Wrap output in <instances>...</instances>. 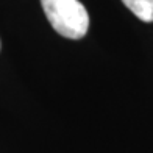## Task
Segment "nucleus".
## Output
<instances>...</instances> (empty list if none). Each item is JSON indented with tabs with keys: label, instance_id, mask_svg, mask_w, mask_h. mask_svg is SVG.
I'll use <instances>...</instances> for the list:
<instances>
[{
	"label": "nucleus",
	"instance_id": "nucleus-2",
	"mask_svg": "<svg viewBox=\"0 0 153 153\" xmlns=\"http://www.w3.org/2000/svg\"><path fill=\"white\" fill-rule=\"evenodd\" d=\"M122 2L142 22H153V0H122Z\"/></svg>",
	"mask_w": 153,
	"mask_h": 153
},
{
	"label": "nucleus",
	"instance_id": "nucleus-1",
	"mask_svg": "<svg viewBox=\"0 0 153 153\" xmlns=\"http://www.w3.org/2000/svg\"><path fill=\"white\" fill-rule=\"evenodd\" d=\"M53 30L69 39H81L89 28V14L78 0H41Z\"/></svg>",
	"mask_w": 153,
	"mask_h": 153
}]
</instances>
